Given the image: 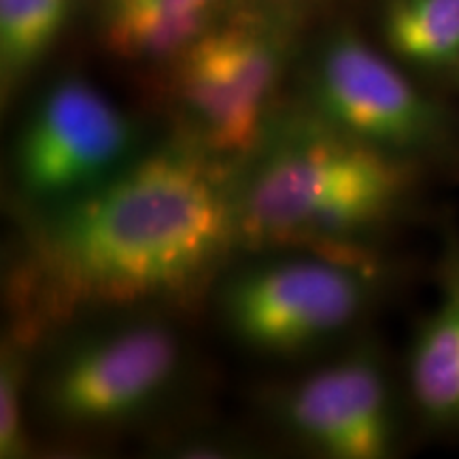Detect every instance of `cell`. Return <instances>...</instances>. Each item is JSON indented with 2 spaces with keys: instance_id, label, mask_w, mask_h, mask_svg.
<instances>
[{
  "instance_id": "1",
  "label": "cell",
  "mask_w": 459,
  "mask_h": 459,
  "mask_svg": "<svg viewBox=\"0 0 459 459\" xmlns=\"http://www.w3.org/2000/svg\"><path fill=\"white\" fill-rule=\"evenodd\" d=\"M237 238V189L196 153L166 149L57 203L30 271L51 315L130 307L194 287Z\"/></svg>"
},
{
  "instance_id": "2",
  "label": "cell",
  "mask_w": 459,
  "mask_h": 459,
  "mask_svg": "<svg viewBox=\"0 0 459 459\" xmlns=\"http://www.w3.org/2000/svg\"><path fill=\"white\" fill-rule=\"evenodd\" d=\"M409 170L392 152L332 128L287 134L237 189L238 238L249 245L344 247L394 209Z\"/></svg>"
},
{
  "instance_id": "3",
  "label": "cell",
  "mask_w": 459,
  "mask_h": 459,
  "mask_svg": "<svg viewBox=\"0 0 459 459\" xmlns=\"http://www.w3.org/2000/svg\"><path fill=\"white\" fill-rule=\"evenodd\" d=\"M370 274L351 257L294 260L238 274L221 298L234 336L262 351H298L351 324Z\"/></svg>"
},
{
  "instance_id": "4",
  "label": "cell",
  "mask_w": 459,
  "mask_h": 459,
  "mask_svg": "<svg viewBox=\"0 0 459 459\" xmlns=\"http://www.w3.org/2000/svg\"><path fill=\"white\" fill-rule=\"evenodd\" d=\"M281 37L257 17L209 28L177 57V94L215 152L254 147L281 73Z\"/></svg>"
},
{
  "instance_id": "5",
  "label": "cell",
  "mask_w": 459,
  "mask_h": 459,
  "mask_svg": "<svg viewBox=\"0 0 459 459\" xmlns=\"http://www.w3.org/2000/svg\"><path fill=\"white\" fill-rule=\"evenodd\" d=\"M132 147L124 113L83 79H65L34 107L15 147L24 194L65 203L107 181Z\"/></svg>"
},
{
  "instance_id": "6",
  "label": "cell",
  "mask_w": 459,
  "mask_h": 459,
  "mask_svg": "<svg viewBox=\"0 0 459 459\" xmlns=\"http://www.w3.org/2000/svg\"><path fill=\"white\" fill-rule=\"evenodd\" d=\"M179 366V344L158 324L83 338L57 358L43 383V404L57 421L102 426L145 411Z\"/></svg>"
},
{
  "instance_id": "7",
  "label": "cell",
  "mask_w": 459,
  "mask_h": 459,
  "mask_svg": "<svg viewBox=\"0 0 459 459\" xmlns=\"http://www.w3.org/2000/svg\"><path fill=\"white\" fill-rule=\"evenodd\" d=\"M315 102L332 128L385 152L432 145L443 132L438 108L353 34L325 45L315 74Z\"/></svg>"
},
{
  "instance_id": "8",
  "label": "cell",
  "mask_w": 459,
  "mask_h": 459,
  "mask_svg": "<svg viewBox=\"0 0 459 459\" xmlns=\"http://www.w3.org/2000/svg\"><path fill=\"white\" fill-rule=\"evenodd\" d=\"M283 419L328 457L378 459L392 446L385 381L368 355H353L304 378L283 400Z\"/></svg>"
},
{
  "instance_id": "9",
  "label": "cell",
  "mask_w": 459,
  "mask_h": 459,
  "mask_svg": "<svg viewBox=\"0 0 459 459\" xmlns=\"http://www.w3.org/2000/svg\"><path fill=\"white\" fill-rule=\"evenodd\" d=\"M415 402L436 423H459V249L451 245L440 302L411 355Z\"/></svg>"
},
{
  "instance_id": "10",
  "label": "cell",
  "mask_w": 459,
  "mask_h": 459,
  "mask_svg": "<svg viewBox=\"0 0 459 459\" xmlns=\"http://www.w3.org/2000/svg\"><path fill=\"white\" fill-rule=\"evenodd\" d=\"M226 0H108L105 39L136 60L179 56L209 30Z\"/></svg>"
},
{
  "instance_id": "11",
  "label": "cell",
  "mask_w": 459,
  "mask_h": 459,
  "mask_svg": "<svg viewBox=\"0 0 459 459\" xmlns=\"http://www.w3.org/2000/svg\"><path fill=\"white\" fill-rule=\"evenodd\" d=\"M385 34L395 54L426 66L459 57V0H394Z\"/></svg>"
},
{
  "instance_id": "12",
  "label": "cell",
  "mask_w": 459,
  "mask_h": 459,
  "mask_svg": "<svg viewBox=\"0 0 459 459\" xmlns=\"http://www.w3.org/2000/svg\"><path fill=\"white\" fill-rule=\"evenodd\" d=\"M71 0H0L3 77L13 79L45 54L68 13Z\"/></svg>"
},
{
  "instance_id": "13",
  "label": "cell",
  "mask_w": 459,
  "mask_h": 459,
  "mask_svg": "<svg viewBox=\"0 0 459 459\" xmlns=\"http://www.w3.org/2000/svg\"><path fill=\"white\" fill-rule=\"evenodd\" d=\"M13 351L4 349L0 368V455L15 457L24 453L26 443L22 434V394L20 372Z\"/></svg>"
}]
</instances>
